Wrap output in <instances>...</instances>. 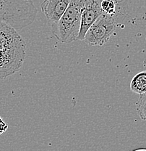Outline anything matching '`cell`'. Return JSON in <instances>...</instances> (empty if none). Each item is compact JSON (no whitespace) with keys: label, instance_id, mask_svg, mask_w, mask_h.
I'll use <instances>...</instances> for the list:
<instances>
[{"label":"cell","instance_id":"6da1fadb","mask_svg":"<svg viewBox=\"0 0 146 151\" xmlns=\"http://www.w3.org/2000/svg\"><path fill=\"white\" fill-rule=\"evenodd\" d=\"M37 8L31 0H0V21L18 31L33 23Z\"/></svg>","mask_w":146,"mask_h":151},{"label":"cell","instance_id":"7a4b0ae2","mask_svg":"<svg viewBox=\"0 0 146 151\" xmlns=\"http://www.w3.org/2000/svg\"><path fill=\"white\" fill-rule=\"evenodd\" d=\"M87 0H71L59 21L50 25L54 37L62 43L78 40L80 27L81 15Z\"/></svg>","mask_w":146,"mask_h":151},{"label":"cell","instance_id":"3957f363","mask_svg":"<svg viewBox=\"0 0 146 151\" xmlns=\"http://www.w3.org/2000/svg\"><path fill=\"white\" fill-rule=\"evenodd\" d=\"M116 29V15L102 13L89 28L84 41L90 46H103L109 41Z\"/></svg>","mask_w":146,"mask_h":151},{"label":"cell","instance_id":"277c9868","mask_svg":"<svg viewBox=\"0 0 146 151\" xmlns=\"http://www.w3.org/2000/svg\"><path fill=\"white\" fill-rule=\"evenodd\" d=\"M0 49L13 55L25 58L26 44L17 30L0 21Z\"/></svg>","mask_w":146,"mask_h":151},{"label":"cell","instance_id":"5b68a950","mask_svg":"<svg viewBox=\"0 0 146 151\" xmlns=\"http://www.w3.org/2000/svg\"><path fill=\"white\" fill-rule=\"evenodd\" d=\"M103 13L98 0H87L81 15L80 27L78 40L83 41L86 32L97 18Z\"/></svg>","mask_w":146,"mask_h":151},{"label":"cell","instance_id":"8992f818","mask_svg":"<svg viewBox=\"0 0 146 151\" xmlns=\"http://www.w3.org/2000/svg\"><path fill=\"white\" fill-rule=\"evenodd\" d=\"M71 0H44L41 11L49 24L57 23L68 7Z\"/></svg>","mask_w":146,"mask_h":151},{"label":"cell","instance_id":"52a82bcc","mask_svg":"<svg viewBox=\"0 0 146 151\" xmlns=\"http://www.w3.org/2000/svg\"><path fill=\"white\" fill-rule=\"evenodd\" d=\"M25 58L13 55L0 49V79H4L20 70Z\"/></svg>","mask_w":146,"mask_h":151},{"label":"cell","instance_id":"ba28073f","mask_svg":"<svg viewBox=\"0 0 146 151\" xmlns=\"http://www.w3.org/2000/svg\"><path fill=\"white\" fill-rule=\"evenodd\" d=\"M132 92L138 94L146 93V70H143L135 76L130 82Z\"/></svg>","mask_w":146,"mask_h":151},{"label":"cell","instance_id":"9c48e42d","mask_svg":"<svg viewBox=\"0 0 146 151\" xmlns=\"http://www.w3.org/2000/svg\"><path fill=\"white\" fill-rule=\"evenodd\" d=\"M117 0H98L103 13L109 15H117Z\"/></svg>","mask_w":146,"mask_h":151},{"label":"cell","instance_id":"30bf717a","mask_svg":"<svg viewBox=\"0 0 146 151\" xmlns=\"http://www.w3.org/2000/svg\"><path fill=\"white\" fill-rule=\"evenodd\" d=\"M136 109L140 118L146 121V93L140 94L139 100L136 103Z\"/></svg>","mask_w":146,"mask_h":151},{"label":"cell","instance_id":"8fae6325","mask_svg":"<svg viewBox=\"0 0 146 151\" xmlns=\"http://www.w3.org/2000/svg\"><path fill=\"white\" fill-rule=\"evenodd\" d=\"M7 128H8V126L3 122L1 118H0V134H1L3 132H5L7 129Z\"/></svg>","mask_w":146,"mask_h":151}]
</instances>
